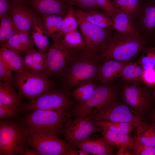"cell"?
<instances>
[{"label":"cell","instance_id":"1","mask_svg":"<svg viewBox=\"0 0 155 155\" xmlns=\"http://www.w3.org/2000/svg\"><path fill=\"white\" fill-rule=\"evenodd\" d=\"M69 59L63 75L67 86L76 87L86 81L97 80L102 61L100 53L88 49H69Z\"/></svg>","mask_w":155,"mask_h":155},{"label":"cell","instance_id":"2","mask_svg":"<svg viewBox=\"0 0 155 155\" xmlns=\"http://www.w3.org/2000/svg\"><path fill=\"white\" fill-rule=\"evenodd\" d=\"M70 107L57 110H34L28 112L20 122L29 135L58 136L69 121Z\"/></svg>","mask_w":155,"mask_h":155},{"label":"cell","instance_id":"3","mask_svg":"<svg viewBox=\"0 0 155 155\" xmlns=\"http://www.w3.org/2000/svg\"><path fill=\"white\" fill-rule=\"evenodd\" d=\"M151 44L140 33L129 35L115 31L104 51L100 53L102 61L113 59L128 62Z\"/></svg>","mask_w":155,"mask_h":155},{"label":"cell","instance_id":"4","mask_svg":"<svg viewBox=\"0 0 155 155\" xmlns=\"http://www.w3.org/2000/svg\"><path fill=\"white\" fill-rule=\"evenodd\" d=\"M29 135L21 122L0 119V155H21Z\"/></svg>","mask_w":155,"mask_h":155},{"label":"cell","instance_id":"5","mask_svg":"<svg viewBox=\"0 0 155 155\" xmlns=\"http://www.w3.org/2000/svg\"><path fill=\"white\" fill-rule=\"evenodd\" d=\"M44 73L24 70L16 73L14 84L21 98L31 100L51 89L52 82Z\"/></svg>","mask_w":155,"mask_h":155},{"label":"cell","instance_id":"6","mask_svg":"<svg viewBox=\"0 0 155 155\" xmlns=\"http://www.w3.org/2000/svg\"><path fill=\"white\" fill-rule=\"evenodd\" d=\"M108 84L97 86L86 101L74 104L69 109V117L75 118L80 115H88L92 112L94 108L96 110L117 102L116 90L114 87Z\"/></svg>","mask_w":155,"mask_h":155},{"label":"cell","instance_id":"7","mask_svg":"<svg viewBox=\"0 0 155 155\" xmlns=\"http://www.w3.org/2000/svg\"><path fill=\"white\" fill-rule=\"evenodd\" d=\"M74 104L67 93L50 89L36 98L22 103L19 111L27 113L36 110H57L70 107Z\"/></svg>","mask_w":155,"mask_h":155},{"label":"cell","instance_id":"8","mask_svg":"<svg viewBox=\"0 0 155 155\" xmlns=\"http://www.w3.org/2000/svg\"><path fill=\"white\" fill-rule=\"evenodd\" d=\"M139 113L126 104L116 102L88 115L95 121L129 122L137 127L145 123Z\"/></svg>","mask_w":155,"mask_h":155},{"label":"cell","instance_id":"9","mask_svg":"<svg viewBox=\"0 0 155 155\" xmlns=\"http://www.w3.org/2000/svg\"><path fill=\"white\" fill-rule=\"evenodd\" d=\"M103 130L88 115H82L69 120L61 133L66 141L75 146L76 143L89 137L91 134L102 132Z\"/></svg>","mask_w":155,"mask_h":155},{"label":"cell","instance_id":"10","mask_svg":"<svg viewBox=\"0 0 155 155\" xmlns=\"http://www.w3.org/2000/svg\"><path fill=\"white\" fill-rule=\"evenodd\" d=\"M76 17L81 34L88 48L97 53L103 52L112 38L113 31L97 26Z\"/></svg>","mask_w":155,"mask_h":155},{"label":"cell","instance_id":"11","mask_svg":"<svg viewBox=\"0 0 155 155\" xmlns=\"http://www.w3.org/2000/svg\"><path fill=\"white\" fill-rule=\"evenodd\" d=\"M27 144L40 155H66L69 150L75 149L74 146L51 135H29Z\"/></svg>","mask_w":155,"mask_h":155},{"label":"cell","instance_id":"12","mask_svg":"<svg viewBox=\"0 0 155 155\" xmlns=\"http://www.w3.org/2000/svg\"><path fill=\"white\" fill-rule=\"evenodd\" d=\"M140 84L127 83L122 88L125 104L139 114L148 112L153 100L151 92Z\"/></svg>","mask_w":155,"mask_h":155},{"label":"cell","instance_id":"13","mask_svg":"<svg viewBox=\"0 0 155 155\" xmlns=\"http://www.w3.org/2000/svg\"><path fill=\"white\" fill-rule=\"evenodd\" d=\"M131 19L138 33L152 43L155 36V0H142L139 11Z\"/></svg>","mask_w":155,"mask_h":155},{"label":"cell","instance_id":"14","mask_svg":"<svg viewBox=\"0 0 155 155\" xmlns=\"http://www.w3.org/2000/svg\"><path fill=\"white\" fill-rule=\"evenodd\" d=\"M69 59V49L60 41L54 42L47 53L44 63V73L62 75L68 65Z\"/></svg>","mask_w":155,"mask_h":155},{"label":"cell","instance_id":"15","mask_svg":"<svg viewBox=\"0 0 155 155\" xmlns=\"http://www.w3.org/2000/svg\"><path fill=\"white\" fill-rule=\"evenodd\" d=\"M9 13L20 31L29 32L37 13L25 4L11 3Z\"/></svg>","mask_w":155,"mask_h":155},{"label":"cell","instance_id":"16","mask_svg":"<svg viewBox=\"0 0 155 155\" xmlns=\"http://www.w3.org/2000/svg\"><path fill=\"white\" fill-rule=\"evenodd\" d=\"M25 4L37 14L59 15L64 17L69 7L63 0H28Z\"/></svg>","mask_w":155,"mask_h":155},{"label":"cell","instance_id":"17","mask_svg":"<svg viewBox=\"0 0 155 155\" xmlns=\"http://www.w3.org/2000/svg\"><path fill=\"white\" fill-rule=\"evenodd\" d=\"M100 66L97 80L102 84H109L120 78L123 69L127 62L113 59L102 61Z\"/></svg>","mask_w":155,"mask_h":155},{"label":"cell","instance_id":"18","mask_svg":"<svg viewBox=\"0 0 155 155\" xmlns=\"http://www.w3.org/2000/svg\"><path fill=\"white\" fill-rule=\"evenodd\" d=\"M103 137L111 145H114L119 150L115 155H130L132 153L128 150L132 149L134 138H132L129 135L116 133L109 130L104 129Z\"/></svg>","mask_w":155,"mask_h":155},{"label":"cell","instance_id":"19","mask_svg":"<svg viewBox=\"0 0 155 155\" xmlns=\"http://www.w3.org/2000/svg\"><path fill=\"white\" fill-rule=\"evenodd\" d=\"M75 15L97 26L113 31V20L110 16L103 11H85L74 8Z\"/></svg>","mask_w":155,"mask_h":155},{"label":"cell","instance_id":"20","mask_svg":"<svg viewBox=\"0 0 155 155\" xmlns=\"http://www.w3.org/2000/svg\"><path fill=\"white\" fill-rule=\"evenodd\" d=\"M32 29V37L38 51L47 54L50 48V43L42 18L36 16Z\"/></svg>","mask_w":155,"mask_h":155},{"label":"cell","instance_id":"21","mask_svg":"<svg viewBox=\"0 0 155 155\" xmlns=\"http://www.w3.org/2000/svg\"><path fill=\"white\" fill-rule=\"evenodd\" d=\"M32 39L29 32L19 31L7 41L5 47L22 55L33 47Z\"/></svg>","mask_w":155,"mask_h":155},{"label":"cell","instance_id":"22","mask_svg":"<svg viewBox=\"0 0 155 155\" xmlns=\"http://www.w3.org/2000/svg\"><path fill=\"white\" fill-rule=\"evenodd\" d=\"M64 17L57 15H45L42 18L48 37L54 42L60 41Z\"/></svg>","mask_w":155,"mask_h":155},{"label":"cell","instance_id":"23","mask_svg":"<svg viewBox=\"0 0 155 155\" xmlns=\"http://www.w3.org/2000/svg\"><path fill=\"white\" fill-rule=\"evenodd\" d=\"M75 146L92 155H101L112 146L103 137L98 138L89 137L76 143Z\"/></svg>","mask_w":155,"mask_h":155},{"label":"cell","instance_id":"24","mask_svg":"<svg viewBox=\"0 0 155 155\" xmlns=\"http://www.w3.org/2000/svg\"><path fill=\"white\" fill-rule=\"evenodd\" d=\"M113 31L129 35L136 34L138 33L131 18L124 12L115 11L112 19Z\"/></svg>","mask_w":155,"mask_h":155},{"label":"cell","instance_id":"25","mask_svg":"<svg viewBox=\"0 0 155 155\" xmlns=\"http://www.w3.org/2000/svg\"><path fill=\"white\" fill-rule=\"evenodd\" d=\"M22 98L15 91L11 84L0 81V104L18 108Z\"/></svg>","mask_w":155,"mask_h":155},{"label":"cell","instance_id":"26","mask_svg":"<svg viewBox=\"0 0 155 155\" xmlns=\"http://www.w3.org/2000/svg\"><path fill=\"white\" fill-rule=\"evenodd\" d=\"M0 57L12 70L19 73L24 71L25 66L22 55L6 47H1Z\"/></svg>","mask_w":155,"mask_h":155},{"label":"cell","instance_id":"27","mask_svg":"<svg viewBox=\"0 0 155 155\" xmlns=\"http://www.w3.org/2000/svg\"><path fill=\"white\" fill-rule=\"evenodd\" d=\"M143 71L137 61L128 62L123 69L120 78L126 83L140 84L142 81Z\"/></svg>","mask_w":155,"mask_h":155},{"label":"cell","instance_id":"28","mask_svg":"<svg viewBox=\"0 0 155 155\" xmlns=\"http://www.w3.org/2000/svg\"><path fill=\"white\" fill-rule=\"evenodd\" d=\"M0 44L5 47L7 40L20 31L8 13L0 19Z\"/></svg>","mask_w":155,"mask_h":155},{"label":"cell","instance_id":"29","mask_svg":"<svg viewBox=\"0 0 155 155\" xmlns=\"http://www.w3.org/2000/svg\"><path fill=\"white\" fill-rule=\"evenodd\" d=\"M142 0H112L111 2L115 11L125 13L132 19L137 13Z\"/></svg>","mask_w":155,"mask_h":155},{"label":"cell","instance_id":"30","mask_svg":"<svg viewBox=\"0 0 155 155\" xmlns=\"http://www.w3.org/2000/svg\"><path fill=\"white\" fill-rule=\"evenodd\" d=\"M137 138L142 144L155 147V128L144 123L136 127Z\"/></svg>","mask_w":155,"mask_h":155},{"label":"cell","instance_id":"31","mask_svg":"<svg viewBox=\"0 0 155 155\" xmlns=\"http://www.w3.org/2000/svg\"><path fill=\"white\" fill-rule=\"evenodd\" d=\"M97 86L93 81H86L76 87L71 94L75 100L82 103L90 97Z\"/></svg>","mask_w":155,"mask_h":155},{"label":"cell","instance_id":"32","mask_svg":"<svg viewBox=\"0 0 155 155\" xmlns=\"http://www.w3.org/2000/svg\"><path fill=\"white\" fill-rule=\"evenodd\" d=\"M60 41L64 46L68 49H88L78 29L65 34L62 37Z\"/></svg>","mask_w":155,"mask_h":155},{"label":"cell","instance_id":"33","mask_svg":"<svg viewBox=\"0 0 155 155\" xmlns=\"http://www.w3.org/2000/svg\"><path fill=\"white\" fill-rule=\"evenodd\" d=\"M104 129L116 133L128 135L135 127L131 123L112 122L105 121H95Z\"/></svg>","mask_w":155,"mask_h":155},{"label":"cell","instance_id":"34","mask_svg":"<svg viewBox=\"0 0 155 155\" xmlns=\"http://www.w3.org/2000/svg\"><path fill=\"white\" fill-rule=\"evenodd\" d=\"M137 62L144 70L155 68V46H150L143 51Z\"/></svg>","mask_w":155,"mask_h":155},{"label":"cell","instance_id":"35","mask_svg":"<svg viewBox=\"0 0 155 155\" xmlns=\"http://www.w3.org/2000/svg\"><path fill=\"white\" fill-rule=\"evenodd\" d=\"M78 24L73 6H70L63 18L61 30V37L72 31L78 29Z\"/></svg>","mask_w":155,"mask_h":155},{"label":"cell","instance_id":"36","mask_svg":"<svg viewBox=\"0 0 155 155\" xmlns=\"http://www.w3.org/2000/svg\"><path fill=\"white\" fill-rule=\"evenodd\" d=\"M63 0L69 6H76L85 11H104L98 5L96 0Z\"/></svg>","mask_w":155,"mask_h":155},{"label":"cell","instance_id":"37","mask_svg":"<svg viewBox=\"0 0 155 155\" xmlns=\"http://www.w3.org/2000/svg\"><path fill=\"white\" fill-rule=\"evenodd\" d=\"M132 155H155V147L147 146L141 143L136 137H134Z\"/></svg>","mask_w":155,"mask_h":155},{"label":"cell","instance_id":"38","mask_svg":"<svg viewBox=\"0 0 155 155\" xmlns=\"http://www.w3.org/2000/svg\"><path fill=\"white\" fill-rule=\"evenodd\" d=\"M12 70L0 57V78L3 82L11 84Z\"/></svg>","mask_w":155,"mask_h":155},{"label":"cell","instance_id":"39","mask_svg":"<svg viewBox=\"0 0 155 155\" xmlns=\"http://www.w3.org/2000/svg\"><path fill=\"white\" fill-rule=\"evenodd\" d=\"M19 109L0 104V119L11 118H20Z\"/></svg>","mask_w":155,"mask_h":155},{"label":"cell","instance_id":"40","mask_svg":"<svg viewBox=\"0 0 155 155\" xmlns=\"http://www.w3.org/2000/svg\"><path fill=\"white\" fill-rule=\"evenodd\" d=\"M100 7L107 13L113 19L115 11L111 0H96Z\"/></svg>","mask_w":155,"mask_h":155},{"label":"cell","instance_id":"41","mask_svg":"<svg viewBox=\"0 0 155 155\" xmlns=\"http://www.w3.org/2000/svg\"><path fill=\"white\" fill-rule=\"evenodd\" d=\"M142 81L148 86L153 87L155 85V68L144 70Z\"/></svg>","mask_w":155,"mask_h":155},{"label":"cell","instance_id":"42","mask_svg":"<svg viewBox=\"0 0 155 155\" xmlns=\"http://www.w3.org/2000/svg\"><path fill=\"white\" fill-rule=\"evenodd\" d=\"M31 51L34 62L40 63L44 65L47 53H41L36 50L33 47L31 49Z\"/></svg>","mask_w":155,"mask_h":155},{"label":"cell","instance_id":"43","mask_svg":"<svg viewBox=\"0 0 155 155\" xmlns=\"http://www.w3.org/2000/svg\"><path fill=\"white\" fill-rule=\"evenodd\" d=\"M31 49L28 50L25 53L23 58V61L25 66V70H30L34 63Z\"/></svg>","mask_w":155,"mask_h":155},{"label":"cell","instance_id":"44","mask_svg":"<svg viewBox=\"0 0 155 155\" xmlns=\"http://www.w3.org/2000/svg\"><path fill=\"white\" fill-rule=\"evenodd\" d=\"M11 4L8 0H0V19L8 13Z\"/></svg>","mask_w":155,"mask_h":155},{"label":"cell","instance_id":"45","mask_svg":"<svg viewBox=\"0 0 155 155\" xmlns=\"http://www.w3.org/2000/svg\"><path fill=\"white\" fill-rule=\"evenodd\" d=\"M21 155H40L39 154L36 150L32 149L25 146Z\"/></svg>","mask_w":155,"mask_h":155},{"label":"cell","instance_id":"46","mask_svg":"<svg viewBox=\"0 0 155 155\" xmlns=\"http://www.w3.org/2000/svg\"><path fill=\"white\" fill-rule=\"evenodd\" d=\"M88 155V153L80 149L79 150H76L73 149L69 150L67 152L66 155Z\"/></svg>","mask_w":155,"mask_h":155},{"label":"cell","instance_id":"47","mask_svg":"<svg viewBox=\"0 0 155 155\" xmlns=\"http://www.w3.org/2000/svg\"><path fill=\"white\" fill-rule=\"evenodd\" d=\"M114 150L111 146L105 151L102 153L101 155H113Z\"/></svg>","mask_w":155,"mask_h":155},{"label":"cell","instance_id":"48","mask_svg":"<svg viewBox=\"0 0 155 155\" xmlns=\"http://www.w3.org/2000/svg\"><path fill=\"white\" fill-rule=\"evenodd\" d=\"M150 117L152 121V124L155 128V109L151 112Z\"/></svg>","mask_w":155,"mask_h":155},{"label":"cell","instance_id":"49","mask_svg":"<svg viewBox=\"0 0 155 155\" xmlns=\"http://www.w3.org/2000/svg\"><path fill=\"white\" fill-rule=\"evenodd\" d=\"M26 0H10L11 3L16 4H23Z\"/></svg>","mask_w":155,"mask_h":155},{"label":"cell","instance_id":"50","mask_svg":"<svg viewBox=\"0 0 155 155\" xmlns=\"http://www.w3.org/2000/svg\"><path fill=\"white\" fill-rule=\"evenodd\" d=\"M153 88L152 92L151 93V94L153 100H155V85L152 87Z\"/></svg>","mask_w":155,"mask_h":155},{"label":"cell","instance_id":"51","mask_svg":"<svg viewBox=\"0 0 155 155\" xmlns=\"http://www.w3.org/2000/svg\"><path fill=\"white\" fill-rule=\"evenodd\" d=\"M152 43L154 46H155V36L153 39L152 42Z\"/></svg>","mask_w":155,"mask_h":155}]
</instances>
